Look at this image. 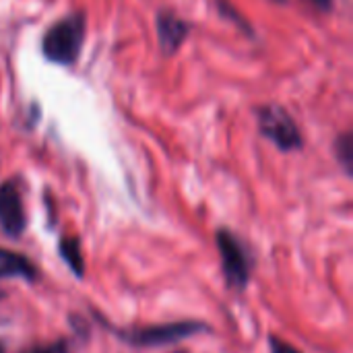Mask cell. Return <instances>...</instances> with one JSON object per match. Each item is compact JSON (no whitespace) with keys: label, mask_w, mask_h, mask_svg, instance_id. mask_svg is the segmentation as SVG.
<instances>
[{"label":"cell","mask_w":353,"mask_h":353,"mask_svg":"<svg viewBox=\"0 0 353 353\" xmlns=\"http://www.w3.org/2000/svg\"><path fill=\"white\" fill-rule=\"evenodd\" d=\"M6 277L35 281L39 277V273L27 256L6 250V248H0V279H6Z\"/></svg>","instance_id":"52a82bcc"},{"label":"cell","mask_w":353,"mask_h":353,"mask_svg":"<svg viewBox=\"0 0 353 353\" xmlns=\"http://www.w3.org/2000/svg\"><path fill=\"white\" fill-rule=\"evenodd\" d=\"M6 350H4V345H2V341H0V353H4Z\"/></svg>","instance_id":"4fadbf2b"},{"label":"cell","mask_w":353,"mask_h":353,"mask_svg":"<svg viewBox=\"0 0 353 353\" xmlns=\"http://www.w3.org/2000/svg\"><path fill=\"white\" fill-rule=\"evenodd\" d=\"M58 252L62 256V261L66 263V267L70 269V273L79 279H83L85 275V261L81 254V242L74 236H64L58 244Z\"/></svg>","instance_id":"ba28073f"},{"label":"cell","mask_w":353,"mask_h":353,"mask_svg":"<svg viewBox=\"0 0 353 353\" xmlns=\"http://www.w3.org/2000/svg\"><path fill=\"white\" fill-rule=\"evenodd\" d=\"M269 347H271V353H302V352H298L294 345H290V343L281 341V339H279V337H275V335H271V337H269Z\"/></svg>","instance_id":"30bf717a"},{"label":"cell","mask_w":353,"mask_h":353,"mask_svg":"<svg viewBox=\"0 0 353 353\" xmlns=\"http://www.w3.org/2000/svg\"><path fill=\"white\" fill-rule=\"evenodd\" d=\"M215 242H217V248L221 254V267H223L225 281L234 290H244L250 281V261H248V254H246L242 242L238 240L236 234H232L225 228L217 230Z\"/></svg>","instance_id":"277c9868"},{"label":"cell","mask_w":353,"mask_h":353,"mask_svg":"<svg viewBox=\"0 0 353 353\" xmlns=\"http://www.w3.org/2000/svg\"><path fill=\"white\" fill-rule=\"evenodd\" d=\"M155 31L157 41L163 54H176L178 48L188 39L190 25L182 17H178L172 10H159L155 17Z\"/></svg>","instance_id":"8992f818"},{"label":"cell","mask_w":353,"mask_h":353,"mask_svg":"<svg viewBox=\"0 0 353 353\" xmlns=\"http://www.w3.org/2000/svg\"><path fill=\"white\" fill-rule=\"evenodd\" d=\"M275 2H279V4H283V2H285V0H275Z\"/></svg>","instance_id":"5bb4252c"},{"label":"cell","mask_w":353,"mask_h":353,"mask_svg":"<svg viewBox=\"0 0 353 353\" xmlns=\"http://www.w3.org/2000/svg\"><path fill=\"white\" fill-rule=\"evenodd\" d=\"M316 8L321 10H331L333 8V0H310Z\"/></svg>","instance_id":"7c38bea8"},{"label":"cell","mask_w":353,"mask_h":353,"mask_svg":"<svg viewBox=\"0 0 353 353\" xmlns=\"http://www.w3.org/2000/svg\"><path fill=\"white\" fill-rule=\"evenodd\" d=\"M0 228L8 238H19L27 228L21 192L12 180L0 184Z\"/></svg>","instance_id":"5b68a950"},{"label":"cell","mask_w":353,"mask_h":353,"mask_svg":"<svg viewBox=\"0 0 353 353\" xmlns=\"http://www.w3.org/2000/svg\"><path fill=\"white\" fill-rule=\"evenodd\" d=\"M335 157L341 163V168L345 170L347 176H352L353 165V134L347 130L343 134H339L335 139Z\"/></svg>","instance_id":"9c48e42d"},{"label":"cell","mask_w":353,"mask_h":353,"mask_svg":"<svg viewBox=\"0 0 353 353\" xmlns=\"http://www.w3.org/2000/svg\"><path fill=\"white\" fill-rule=\"evenodd\" d=\"M209 327L199 321H180L170 325H153V327H139V329H122L116 331L120 341H126L134 347H161L182 339H188L199 333H207Z\"/></svg>","instance_id":"3957f363"},{"label":"cell","mask_w":353,"mask_h":353,"mask_svg":"<svg viewBox=\"0 0 353 353\" xmlns=\"http://www.w3.org/2000/svg\"><path fill=\"white\" fill-rule=\"evenodd\" d=\"M87 37L85 12H70L56 21L41 37V54L48 62L60 66H74Z\"/></svg>","instance_id":"6da1fadb"},{"label":"cell","mask_w":353,"mask_h":353,"mask_svg":"<svg viewBox=\"0 0 353 353\" xmlns=\"http://www.w3.org/2000/svg\"><path fill=\"white\" fill-rule=\"evenodd\" d=\"M29 353H68V343L66 341H56V343H50V345L33 347Z\"/></svg>","instance_id":"8fae6325"},{"label":"cell","mask_w":353,"mask_h":353,"mask_svg":"<svg viewBox=\"0 0 353 353\" xmlns=\"http://www.w3.org/2000/svg\"><path fill=\"white\" fill-rule=\"evenodd\" d=\"M254 116H256L261 134L269 139L279 151L292 153L304 147V137L300 132V126L296 124V120L285 108L277 103L259 105L254 110Z\"/></svg>","instance_id":"7a4b0ae2"},{"label":"cell","mask_w":353,"mask_h":353,"mask_svg":"<svg viewBox=\"0 0 353 353\" xmlns=\"http://www.w3.org/2000/svg\"><path fill=\"white\" fill-rule=\"evenodd\" d=\"M174 353H188V352H174Z\"/></svg>","instance_id":"9a60e30c"}]
</instances>
